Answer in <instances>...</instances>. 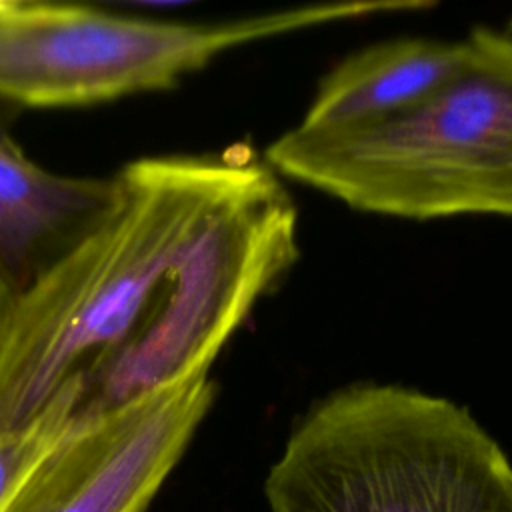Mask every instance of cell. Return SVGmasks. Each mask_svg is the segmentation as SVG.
I'll return each mask as SVG.
<instances>
[{
  "label": "cell",
  "mask_w": 512,
  "mask_h": 512,
  "mask_svg": "<svg viewBox=\"0 0 512 512\" xmlns=\"http://www.w3.org/2000/svg\"><path fill=\"white\" fill-rule=\"evenodd\" d=\"M264 496L270 512H512V462L466 406L360 382L296 420Z\"/></svg>",
  "instance_id": "3"
},
{
  "label": "cell",
  "mask_w": 512,
  "mask_h": 512,
  "mask_svg": "<svg viewBox=\"0 0 512 512\" xmlns=\"http://www.w3.org/2000/svg\"><path fill=\"white\" fill-rule=\"evenodd\" d=\"M116 180L44 170L0 118V278L24 292L112 206Z\"/></svg>",
  "instance_id": "6"
},
{
  "label": "cell",
  "mask_w": 512,
  "mask_h": 512,
  "mask_svg": "<svg viewBox=\"0 0 512 512\" xmlns=\"http://www.w3.org/2000/svg\"><path fill=\"white\" fill-rule=\"evenodd\" d=\"M210 372L82 414L0 512H144L216 400Z\"/></svg>",
  "instance_id": "5"
},
{
  "label": "cell",
  "mask_w": 512,
  "mask_h": 512,
  "mask_svg": "<svg viewBox=\"0 0 512 512\" xmlns=\"http://www.w3.org/2000/svg\"><path fill=\"white\" fill-rule=\"evenodd\" d=\"M84 396V374L72 376L26 426L0 434V506L72 424Z\"/></svg>",
  "instance_id": "8"
},
{
  "label": "cell",
  "mask_w": 512,
  "mask_h": 512,
  "mask_svg": "<svg viewBox=\"0 0 512 512\" xmlns=\"http://www.w3.org/2000/svg\"><path fill=\"white\" fill-rule=\"evenodd\" d=\"M428 6L426 0L322 2L222 22H174L0 0V104L86 106L168 90L244 44Z\"/></svg>",
  "instance_id": "4"
},
{
  "label": "cell",
  "mask_w": 512,
  "mask_h": 512,
  "mask_svg": "<svg viewBox=\"0 0 512 512\" xmlns=\"http://www.w3.org/2000/svg\"><path fill=\"white\" fill-rule=\"evenodd\" d=\"M464 44L462 66L414 108L348 130L294 126L262 158L360 212L512 218V32L478 26Z\"/></svg>",
  "instance_id": "2"
},
{
  "label": "cell",
  "mask_w": 512,
  "mask_h": 512,
  "mask_svg": "<svg viewBox=\"0 0 512 512\" xmlns=\"http://www.w3.org/2000/svg\"><path fill=\"white\" fill-rule=\"evenodd\" d=\"M260 160L252 148L156 156L114 176L106 214L16 294L0 340V434L126 342Z\"/></svg>",
  "instance_id": "1"
},
{
  "label": "cell",
  "mask_w": 512,
  "mask_h": 512,
  "mask_svg": "<svg viewBox=\"0 0 512 512\" xmlns=\"http://www.w3.org/2000/svg\"><path fill=\"white\" fill-rule=\"evenodd\" d=\"M464 38H394L362 48L336 64L320 82L296 124L330 132L398 116L438 90L462 66Z\"/></svg>",
  "instance_id": "7"
}]
</instances>
